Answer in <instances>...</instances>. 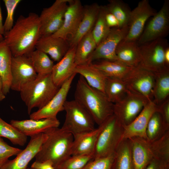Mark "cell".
I'll return each instance as SVG.
<instances>
[{"instance_id": "1", "label": "cell", "mask_w": 169, "mask_h": 169, "mask_svg": "<svg viewBox=\"0 0 169 169\" xmlns=\"http://www.w3.org/2000/svg\"><path fill=\"white\" fill-rule=\"evenodd\" d=\"M41 36L39 16L31 13L26 17L20 16L3 38L13 56H16L28 55Z\"/></svg>"}, {"instance_id": "2", "label": "cell", "mask_w": 169, "mask_h": 169, "mask_svg": "<svg viewBox=\"0 0 169 169\" xmlns=\"http://www.w3.org/2000/svg\"><path fill=\"white\" fill-rule=\"evenodd\" d=\"M74 100L88 111L99 126L114 114V104L105 93L87 83L80 75L76 84Z\"/></svg>"}, {"instance_id": "3", "label": "cell", "mask_w": 169, "mask_h": 169, "mask_svg": "<svg viewBox=\"0 0 169 169\" xmlns=\"http://www.w3.org/2000/svg\"><path fill=\"white\" fill-rule=\"evenodd\" d=\"M44 133L47 137L36 155L35 161H51L55 169L71 156L73 135L62 127L51 128Z\"/></svg>"}, {"instance_id": "4", "label": "cell", "mask_w": 169, "mask_h": 169, "mask_svg": "<svg viewBox=\"0 0 169 169\" xmlns=\"http://www.w3.org/2000/svg\"><path fill=\"white\" fill-rule=\"evenodd\" d=\"M60 87L54 83L51 73L38 74L33 80L20 91L21 97L30 115L33 109L43 107L57 93Z\"/></svg>"}, {"instance_id": "5", "label": "cell", "mask_w": 169, "mask_h": 169, "mask_svg": "<svg viewBox=\"0 0 169 169\" xmlns=\"http://www.w3.org/2000/svg\"><path fill=\"white\" fill-rule=\"evenodd\" d=\"M100 131L93 152V159L113 154L121 141L123 127L113 114L99 126Z\"/></svg>"}, {"instance_id": "6", "label": "cell", "mask_w": 169, "mask_h": 169, "mask_svg": "<svg viewBox=\"0 0 169 169\" xmlns=\"http://www.w3.org/2000/svg\"><path fill=\"white\" fill-rule=\"evenodd\" d=\"M138 46L141 57L139 65L141 67L153 73L169 69L164 59L165 51L169 47L166 38L158 39Z\"/></svg>"}, {"instance_id": "7", "label": "cell", "mask_w": 169, "mask_h": 169, "mask_svg": "<svg viewBox=\"0 0 169 169\" xmlns=\"http://www.w3.org/2000/svg\"><path fill=\"white\" fill-rule=\"evenodd\" d=\"M66 112L65 120L62 127L73 135L92 130L95 128L92 117L74 99L66 100L64 106Z\"/></svg>"}, {"instance_id": "8", "label": "cell", "mask_w": 169, "mask_h": 169, "mask_svg": "<svg viewBox=\"0 0 169 169\" xmlns=\"http://www.w3.org/2000/svg\"><path fill=\"white\" fill-rule=\"evenodd\" d=\"M146 97L128 90L120 101L114 104V115L123 127L131 123L149 102Z\"/></svg>"}, {"instance_id": "9", "label": "cell", "mask_w": 169, "mask_h": 169, "mask_svg": "<svg viewBox=\"0 0 169 169\" xmlns=\"http://www.w3.org/2000/svg\"><path fill=\"white\" fill-rule=\"evenodd\" d=\"M137 40L138 45L164 38L169 31V0H165L160 10L152 16Z\"/></svg>"}, {"instance_id": "10", "label": "cell", "mask_w": 169, "mask_h": 169, "mask_svg": "<svg viewBox=\"0 0 169 169\" xmlns=\"http://www.w3.org/2000/svg\"><path fill=\"white\" fill-rule=\"evenodd\" d=\"M128 29V26L111 28L108 35L97 46L89 58L88 64L99 59L117 61L116 48L125 37Z\"/></svg>"}, {"instance_id": "11", "label": "cell", "mask_w": 169, "mask_h": 169, "mask_svg": "<svg viewBox=\"0 0 169 169\" xmlns=\"http://www.w3.org/2000/svg\"><path fill=\"white\" fill-rule=\"evenodd\" d=\"M69 0H56L43 9L39 16L41 36L52 35L59 29Z\"/></svg>"}, {"instance_id": "12", "label": "cell", "mask_w": 169, "mask_h": 169, "mask_svg": "<svg viewBox=\"0 0 169 169\" xmlns=\"http://www.w3.org/2000/svg\"><path fill=\"white\" fill-rule=\"evenodd\" d=\"M123 79L128 90L144 96L150 101L153 100L152 91L155 81L154 73L139 65L133 69Z\"/></svg>"}, {"instance_id": "13", "label": "cell", "mask_w": 169, "mask_h": 169, "mask_svg": "<svg viewBox=\"0 0 169 169\" xmlns=\"http://www.w3.org/2000/svg\"><path fill=\"white\" fill-rule=\"evenodd\" d=\"M11 70L10 89L20 92L35 79L38 75L29 57L27 55L13 56Z\"/></svg>"}, {"instance_id": "14", "label": "cell", "mask_w": 169, "mask_h": 169, "mask_svg": "<svg viewBox=\"0 0 169 169\" xmlns=\"http://www.w3.org/2000/svg\"><path fill=\"white\" fill-rule=\"evenodd\" d=\"M157 13L151 6L148 0H142L131 11L128 33L123 40L137 42L142 34L148 19Z\"/></svg>"}, {"instance_id": "15", "label": "cell", "mask_w": 169, "mask_h": 169, "mask_svg": "<svg viewBox=\"0 0 169 169\" xmlns=\"http://www.w3.org/2000/svg\"><path fill=\"white\" fill-rule=\"evenodd\" d=\"M76 74H73L65 81L51 100L43 107L30 114V119L39 120L57 118L60 112L64 110V106L71 87L73 80Z\"/></svg>"}, {"instance_id": "16", "label": "cell", "mask_w": 169, "mask_h": 169, "mask_svg": "<svg viewBox=\"0 0 169 169\" xmlns=\"http://www.w3.org/2000/svg\"><path fill=\"white\" fill-rule=\"evenodd\" d=\"M84 6L79 0H70L63 23L59 29L52 35L68 40L76 32L83 18Z\"/></svg>"}, {"instance_id": "17", "label": "cell", "mask_w": 169, "mask_h": 169, "mask_svg": "<svg viewBox=\"0 0 169 169\" xmlns=\"http://www.w3.org/2000/svg\"><path fill=\"white\" fill-rule=\"evenodd\" d=\"M47 137L45 133H41L31 136L26 148L22 150L14 159L8 160L0 169H26L28 164L35 157Z\"/></svg>"}, {"instance_id": "18", "label": "cell", "mask_w": 169, "mask_h": 169, "mask_svg": "<svg viewBox=\"0 0 169 169\" xmlns=\"http://www.w3.org/2000/svg\"><path fill=\"white\" fill-rule=\"evenodd\" d=\"M157 106L153 100L149 101L136 118L130 124L123 127L121 141L134 137L146 139V131L147 124L152 115L157 110Z\"/></svg>"}, {"instance_id": "19", "label": "cell", "mask_w": 169, "mask_h": 169, "mask_svg": "<svg viewBox=\"0 0 169 169\" xmlns=\"http://www.w3.org/2000/svg\"><path fill=\"white\" fill-rule=\"evenodd\" d=\"M131 149L133 169H145L154 157L151 143L139 137L129 139Z\"/></svg>"}, {"instance_id": "20", "label": "cell", "mask_w": 169, "mask_h": 169, "mask_svg": "<svg viewBox=\"0 0 169 169\" xmlns=\"http://www.w3.org/2000/svg\"><path fill=\"white\" fill-rule=\"evenodd\" d=\"M76 47H70L63 58L54 65L51 73L52 77L54 84L59 87L76 73L75 70L77 65L74 57Z\"/></svg>"}, {"instance_id": "21", "label": "cell", "mask_w": 169, "mask_h": 169, "mask_svg": "<svg viewBox=\"0 0 169 169\" xmlns=\"http://www.w3.org/2000/svg\"><path fill=\"white\" fill-rule=\"evenodd\" d=\"M69 48L67 40L52 35L41 36L35 47L36 49L49 55L54 61L57 62L64 56Z\"/></svg>"}, {"instance_id": "22", "label": "cell", "mask_w": 169, "mask_h": 169, "mask_svg": "<svg viewBox=\"0 0 169 169\" xmlns=\"http://www.w3.org/2000/svg\"><path fill=\"white\" fill-rule=\"evenodd\" d=\"M10 124L27 136L30 137L49 129L59 127L60 123L57 118L23 120H12Z\"/></svg>"}, {"instance_id": "23", "label": "cell", "mask_w": 169, "mask_h": 169, "mask_svg": "<svg viewBox=\"0 0 169 169\" xmlns=\"http://www.w3.org/2000/svg\"><path fill=\"white\" fill-rule=\"evenodd\" d=\"M100 8V6L96 3L84 6L83 17L78 28L74 36L68 40L70 47L77 46L80 39L92 31Z\"/></svg>"}, {"instance_id": "24", "label": "cell", "mask_w": 169, "mask_h": 169, "mask_svg": "<svg viewBox=\"0 0 169 169\" xmlns=\"http://www.w3.org/2000/svg\"><path fill=\"white\" fill-rule=\"evenodd\" d=\"M99 131L98 127L73 135L71 156L93 153Z\"/></svg>"}, {"instance_id": "25", "label": "cell", "mask_w": 169, "mask_h": 169, "mask_svg": "<svg viewBox=\"0 0 169 169\" xmlns=\"http://www.w3.org/2000/svg\"><path fill=\"white\" fill-rule=\"evenodd\" d=\"M115 54L117 61L127 66L135 68L140 64L141 57L137 42L123 40L118 45Z\"/></svg>"}, {"instance_id": "26", "label": "cell", "mask_w": 169, "mask_h": 169, "mask_svg": "<svg viewBox=\"0 0 169 169\" xmlns=\"http://www.w3.org/2000/svg\"><path fill=\"white\" fill-rule=\"evenodd\" d=\"M12 57L10 49L3 39L0 42V76L3 83V91L5 95L11 88Z\"/></svg>"}, {"instance_id": "27", "label": "cell", "mask_w": 169, "mask_h": 169, "mask_svg": "<svg viewBox=\"0 0 169 169\" xmlns=\"http://www.w3.org/2000/svg\"><path fill=\"white\" fill-rule=\"evenodd\" d=\"M75 72L83 77L90 86L104 93L107 77L92 63L77 65Z\"/></svg>"}, {"instance_id": "28", "label": "cell", "mask_w": 169, "mask_h": 169, "mask_svg": "<svg viewBox=\"0 0 169 169\" xmlns=\"http://www.w3.org/2000/svg\"><path fill=\"white\" fill-rule=\"evenodd\" d=\"M92 64L106 77L124 79L133 69L118 61L102 59Z\"/></svg>"}, {"instance_id": "29", "label": "cell", "mask_w": 169, "mask_h": 169, "mask_svg": "<svg viewBox=\"0 0 169 169\" xmlns=\"http://www.w3.org/2000/svg\"><path fill=\"white\" fill-rule=\"evenodd\" d=\"M96 46L91 31L85 35L77 45L74 57L76 65L88 64L89 58Z\"/></svg>"}, {"instance_id": "30", "label": "cell", "mask_w": 169, "mask_h": 169, "mask_svg": "<svg viewBox=\"0 0 169 169\" xmlns=\"http://www.w3.org/2000/svg\"><path fill=\"white\" fill-rule=\"evenodd\" d=\"M112 169H133L129 139L122 140L114 152Z\"/></svg>"}, {"instance_id": "31", "label": "cell", "mask_w": 169, "mask_h": 169, "mask_svg": "<svg viewBox=\"0 0 169 169\" xmlns=\"http://www.w3.org/2000/svg\"><path fill=\"white\" fill-rule=\"evenodd\" d=\"M128 91L127 85L123 79L107 77L104 93L111 102L114 104L120 101Z\"/></svg>"}, {"instance_id": "32", "label": "cell", "mask_w": 169, "mask_h": 169, "mask_svg": "<svg viewBox=\"0 0 169 169\" xmlns=\"http://www.w3.org/2000/svg\"><path fill=\"white\" fill-rule=\"evenodd\" d=\"M155 81L153 89V101L157 105L169 98V69L154 73Z\"/></svg>"}, {"instance_id": "33", "label": "cell", "mask_w": 169, "mask_h": 169, "mask_svg": "<svg viewBox=\"0 0 169 169\" xmlns=\"http://www.w3.org/2000/svg\"><path fill=\"white\" fill-rule=\"evenodd\" d=\"M169 131V127L164 123L157 110L150 118L146 127V139L153 142L162 136Z\"/></svg>"}, {"instance_id": "34", "label": "cell", "mask_w": 169, "mask_h": 169, "mask_svg": "<svg viewBox=\"0 0 169 169\" xmlns=\"http://www.w3.org/2000/svg\"><path fill=\"white\" fill-rule=\"evenodd\" d=\"M108 2L107 9L116 18L119 27L128 26L131 10L127 4L121 0H110Z\"/></svg>"}, {"instance_id": "35", "label": "cell", "mask_w": 169, "mask_h": 169, "mask_svg": "<svg viewBox=\"0 0 169 169\" xmlns=\"http://www.w3.org/2000/svg\"><path fill=\"white\" fill-rule=\"evenodd\" d=\"M28 56L38 74L51 73L54 64L47 54L36 49L31 52Z\"/></svg>"}, {"instance_id": "36", "label": "cell", "mask_w": 169, "mask_h": 169, "mask_svg": "<svg viewBox=\"0 0 169 169\" xmlns=\"http://www.w3.org/2000/svg\"><path fill=\"white\" fill-rule=\"evenodd\" d=\"M0 137L8 139L13 144L23 146L27 141V136L0 117Z\"/></svg>"}, {"instance_id": "37", "label": "cell", "mask_w": 169, "mask_h": 169, "mask_svg": "<svg viewBox=\"0 0 169 169\" xmlns=\"http://www.w3.org/2000/svg\"><path fill=\"white\" fill-rule=\"evenodd\" d=\"M107 12L106 6H100L97 20L92 31V34L97 46L108 35L111 29L106 20Z\"/></svg>"}, {"instance_id": "38", "label": "cell", "mask_w": 169, "mask_h": 169, "mask_svg": "<svg viewBox=\"0 0 169 169\" xmlns=\"http://www.w3.org/2000/svg\"><path fill=\"white\" fill-rule=\"evenodd\" d=\"M150 142L154 157L169 162V131L159 139Z\"/></svg>"}, {"instance_id": "39", "label": "cell", "mask_w": 169, "mask_h": 169, "mask_svg": "<svg viewBox=\"0 0 169 169\" xmlns=\"http://www.w3.org/2000/svg\"><path fill=\"white\" fill-rule=\"evenodd\" d=\"M93 159V153L71 156L59 166L58 169H83Z\"/></svg>"}, {"instance_id": "40", "label": "cell", "mask_w": 169, "mask_h": 169, "mask_svg": "<svg viewBox=\"0 0 169 169\" xmlns=\"http://www.w3.org/2000/svg\"><path fill=\"white\" fill-rule=\"evenodd\" d=\"M3 1L7 12V16L3 24V29L5 33L10 31L13 27L14 24L13 22L15 11L17 6L21 1L3 0Z\"/></svg>"}, {"instance_id": "41", "label": "cell", "mask_w": 169, "mask_h": 169, "mask_svg": "<svg viewBox=\"0 0 169 169\" xmlns=\"http://www.w3.org/2000/svg\"><path fill=\"white\" fill-rule=\"evenodd\" d=\"M114 153L107 157L93 159L83 169H112Z\"/></svg>"}, {"instance_id": "42", "label": "cell", "mask_w": 169, "mask_h": 169, "mask_svg": "<svg viewBox=\"0 0 169 169\" xmlns=\"http://www.w3.org/2000/svg\"><path fill=\"white\" fill-rule=\"evenodd\" d=\"M22 150L9 146L0 137V167L11 156L17 155Z\"/></svg>"}, {"instance_id": "43", "label": "cell", "mask_w": 169, "mask_h": 169, "mask_svg": "<svg viewBox=\"0 0 169 169\" xmlns=\"http://www.w3.org/2000/svg\"><path fill=\"white\" fill-rule=\"evenodd\" d=\"M157 111L160 114L165 125L169 127V99L158 105Z\"/></svg>"}, {"instance_id": "44", "label": "cell", "mask_w": 169, "mask_h": 169, "mask_svg": "<svg viewBox=\"0 0 169 169\" xmlns=\"http://www.w3.org/2000/svg\"><path fill=\"white\" fill-rule=\"evenodd\" d=\"M145 169H169V162L154 157Z\"/></svg>"}, {"instance_id": "45", "label": "cell", "mask_w": 169, "mask_h": 169, "mask_svg": "<svg viewBox=\"0 0 169 169\" xmlns=\"http://www.w3.org/2000/svg\"><path fill=\"white\" fill-rule=\"evenodd\" d=\"M31 167L33 169H55L52 162L49 160L43 162L34 161Z\"/></svg>"}, {"instance_id": "46", "label": "cell", "mask_w": 169, "mask_h": 169, "mask_svg": "<svg viewBox=\"0 0 169 169\" xmlns=\"http://www.w3.org/2000/svg\"><path fill=\"white\" fill-rule=\"evenodd\" d=\"M105 19L107 23L110 28L119 27V23L116 18L113 14L109 12L107 10Z\"/></svg>"}, {"instance_id": "47", "label": "cell", "mask_w": 169, "mask_h": 169, "mask_svg": "<svg viewBox=\"0 0 169 169\" xmlns=\"http://www.w3.org/2000/svg\"><path fill=\"white\" fill-rule=\"evenodd\" d=\"M4 33V32L3 29V18L0 1V35H3V36Z\"/></svg>"}, {"instance_id": "48", "label": "cell", "mask_w": 169, "mask_h": 169, "mask_svg": "<svg viewBox=\"0 0 169 169\" xmlns=\"http://www.w3.org/2000/svg\"><path fill=\"white\" fill-rule=\"evenodd\" d=\"M164 59L166 65L169 66V47L167 48L165 51Z\"/></svg>"}, {"instance_id": "49", "label": "cell", "mask_w": 169, "mask_h": 169, "mask_svg": "<svg viewBox=\"0 0 169 169\" xmlns=\"http://www.w3.org/2000/svg\"><path fill=\"white\" fill-rule=\"evenodd\" d=\"M3 83L2 79L0 76V95L4 94L3 91Z\"/></svg>"}, {"instance_id": "50", "label": "cell", "mask_w": 169, "mask_h": 169, "mask_svg": "<svg viewBox=\"0 0 169 169\" xmlns=\"http://www.w3.org/2000/svg\"><path fill=\"white\" fill-rule=\"evenodd\" d=\"M5 97V95L4 94L0 95V102L3 100Z\"/></svg>"}, {"instance_id": "51", "label": "cell", "mask_w": 169, "mask_h": 169, "mask_svg": "<svg viewBox=\"0 0 169 169\" xmlns=\"http://www.w3.org/2000/svg\"><path fill=\"white\" fill-rule=\"evenodd\" d=\"M4 39L3 36L0 35V42L3 40Z\"/></svg>"}, {"instance_id": "52", "label": "cell", "mask_w": 169, "mask_h": 169, "mask_svg": "<svg viewBox=\"0 0 169 169\" xmlns=\"http://www.w3.org/2000/svg\"><path fill=\"white\" fill-rule=\"evenodd\" d=\"M26 169H33L32 168H31V167H28V168L27 167Z\"/></svg>"}]
</instances>
